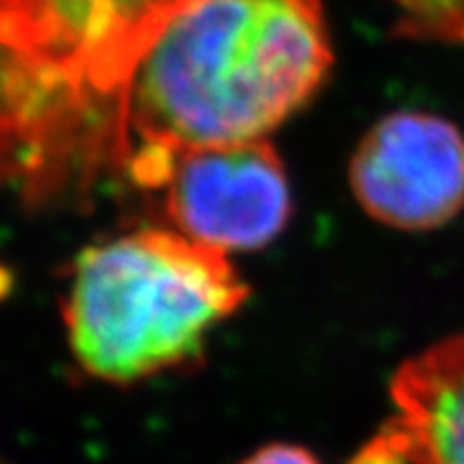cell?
I'll use <instances>...</instances> for the list:
<instances>
[{
	"mask_svg": "<svg viewBox=\"0 0 464 464\" xmlns=\"http://www.w3.org/2000/svg\"><path fill=\"white\" fill-rule=\"evenodd\" d=\"M161 188L178 230L226 254L266 246L292 214L287 173L266 138L185 150Z\"/></svg>",
	"mask_w": 464,
	"mask_h": 464,
	"instance_id": "cell-3",
	"label": "cell"
},
{
	"mask_svg": "<svg viewBox=\"0 0 464 464\" xmlns=\"http://www.w3.org/2000/svg\"><path fill=\"white\" fill-rule=\"evenodd\" d=\"M392 398L377 440L405 464H464V332L405 362Z\"/></svg>",
	"mask_w": 464,
	"mask_h": 464,
	"instance_id": "cell-5",
	"label": "cell"
},
{
	"mask_svg": "<svg viewBox=\"0 0 464 464\" xmlns=\"http://www.w3.org/2000/svg\"><path fill=\"white\" fill-rule=\"evenodd\" d=\"M242 464H320L318 458L301 446L292 443H273L245 459Z\"/></svg>",
	"mask_w": 464,
	"mask_h": 464,
	"instance_id": "cell-6",
	"label": "cell"
},
{
	"mask_svg": "<svg viewBox=\"0 0 464 464\" xmlns=\"http://www.w3.org/2000/svg\"><path fill=\"white\" fill-rule=\"evenodd\" d=\"M332 67L320 0H195L135 62L119 107L133 180L161 188L185 150L261 140Z\"/></svg>",
	"mask_w": 464,
	"mask_h": 464,
	"instance_id": "cell-1",
	"label": "cell"
},
{
	"mask_svg": "<svg viewBox=\"0 0 464 464\" xmlns=\"http://www.w3.org/2000/svg\"><path fill=\"white\" fill-rule=\"evenodd\" d=\"M355 199L398 230H431L464 207V138L431 114L386 116L355 150Z\"/></svg>",
	"mask_w": 464,
	"mask_h": 464,
	"instance_id": "cell-4",
	"label": "cell"
},
{
	"mask_svg": "<svg viewBox=\"0 0 464 464\" xmlns=\"http://www.w3.org/2000/svg\"><path fill=\"white\" fill-rule=\"evenodd\" d=\"M246 294L226 251L183 232H130L76 258L69 343L92 377L135 382L192 358Z\"/></svg>",
	"mask_w": 464,
	"mask_h": 464,
	"instance_id": "cell-2",
	"label": "cell"
}]
</instances>
